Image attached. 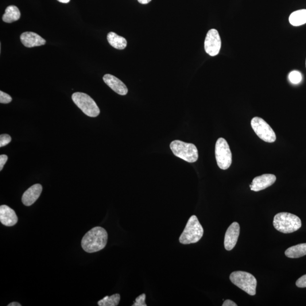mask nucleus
<instances>
[{
	"label": "nucleus",
	"instance_id": "obj_20",
	"mask_svg": "<svg viewBox=\"0 0 306 306\" xmlns=\"http://www.w3.org/2000/svg\"><path fill=\"white\" fill-rule=\"evenodd\" d=\"M121 301V296L115 294L111 296H106L98 302L99 306H117Z\"/></svg>",
	"mask_w": 306,
	"mask_h": 306
},
{
	"label": "nucleus",
	"instance_id": "obj_17",
	"mask_svg": "<svg viewBox=\"0 0 306 306\" xmlns=\"http://www.w3.org/2000/svg\"><path fill=\"white\" fill-rule=\"evenodd\" d=\"M285 255L289 258L296 259L306 255V243L300 244L289 248L285 251Z\"/></svg>",
	"mask_w": 306,
	"mask_h": 306
},
{
	"label": "nucleus",
	"instance_id": "obj_3",
	"mask_svg": "<svg viewBox=\"0 0 306 306\" xmlns=\"http://www.w3.org/2000/svg\"><path fill=\"white\" fill-rule=\"evenodd\" d=\"M204 234V229L195 215L191 217L188 220L184 230L180 235L179 242L183 245L198 242Z\"/></svg>",
	"mask_w": 306,
	"mask_h": 306
},
{
	"label": "nucleus",
	"instance_id": "obj_24",
	"mask_svg": "<svg viewBox=\"0 0 306 306\" xmlns=\"http://www.w3.org/2000/svg\"><path fill=\"white\" fill-rule=\"evenodd\" d=\"M11 100H12V98L9 94L2 91H0V103L7 104L11 102Z\"/></svg>",
	"mask_w": 306,
	"mask_h": 306
},
{
	"label": "nucleus",
	"instance_id": "obj_11",
	"mask_svg": "<svg viewBox=\"0 0 306 306\" xmlns=\"http://www.w3.org/2000/svg\"><path fill=\"white\" fill-rule=\"evenodd\" d=\"M240 234V226L238 222H234L228 227L224 236V246L227 251L234 249L237 244Z\"/></svg>",
	"mask_w": 306,
	"mask_h": 306
},
{
	"label": "nucleus",
	"instance_id": "obj_28",
	"mask_svg": "<svg viewBox=\"0 0 306 306\" xmlns=\"http://www.w3.org/2000/svg\"><path fill=\"white\" fill-rule=\"evenodd\" d=\"M152 0H138L139 3H141V4H147V3H149Z\"/></svg>",
	"mask_w": 306,
	"mask_h": 306
},
{
	"label": "nucleus",
	"instance_id": "obj_29",
	"mask_svg": "<svg viewBox=\"0 0 306 306\" xmlns=\"http://www.w3.org/2000/svg\"><path fill=\"white\" fill-rule=\"evenodd\" d=\"M22 305L18 303V302H11L10 304L7 305V306H21Z\"/></svg>",
	"mask_w": 306,
	"mask_h": 306
},
{
	"label": "nucleus",
	"instance_id": "obj_10",
	"mask_svg": "<svg viewBox=\"0 0 306 306\" xmlns=\"http://www.w3.org/2000/svg\"><path fill=\"white\" fill-rule=\"evenodd\" d=\"M276 180V177L273 174H264L254 178L250 185L251 190L258 192L264 190L273 185Z\"/></svg>",
	"mask_w": 306,
	"mask_h": 306
},
{
	"label": "nucleus",
	"instance_id": "obj_18",
	"mask_svg": "<svg viewBox=\"0 0 306 306\" xmlns=\"http://www.w3.org/2000/svg\"><path fill=\"white\" fill-rule=\"evenodd\" d=\"M21 17V12L17 6L10 5L7 7L5 13L3 15L2 20L6 23H12L18 20Z\"/></svg>",
	"mask_w": 306,
	"mask_h": 306
},
{
	"label": "nucleus",
	"instance_id": "obj_27",
	"mask_svg": "<svg viewBox=\"0 0 306 306\" xmlns=\"http://www.w3.org/2000/svg\"><path fill=\"white\" fill-rule=\"evenodd\" d=\"M222 306H237V305L233 301L227 300L224 301Z\"/></svg>",
	"mask_w": 306,
	"mask_h": 306
},
{
	"label": "nucleus",
	"instance_id": "obj_6",
	"mask_svg": "<svg viewBox=\"0 0 306 306\" xmlns=\"http://www.w3.org/2000/svg\"><path fill=\"white\" fill-rule=\"evenodd\" d=\"M73 101L85 115L95 118L100 114L97 104L90 96L84 92H77L72 96Z\"/></svg>",
	"mask_w": 306,
	"mask_h": 306
},
{
	"label": "nucleus",
	"instance_id": "obj_25",
	"mask_svg": "<svg viewBox=\"0 0 306 306\" xmlns=\"http://www.w3.org/2000/svg\"><path fill=\"white\" fill-rule=\"evenodd\" d=\"M296 286L298 288H306V274L300 277L296 282Z\"/></svg>",
	"mask_w": 306,
	"mask_h": 306
},
{
	"label": "nucleus",
	"instance_id": "obj_12",
	"mask_svg": "<svg viewBox=\"0 0 306 306\" xmlns=\"http://www.w3.org/2000/svg\"><path fill=\"white\" fill-rule=\"evenodd\" d=\"M0 221L6 226H13L17 223L18 218L13 209L2 205L0 207Z\"/></svg>",
	"mask_w": 306,
	"mask_h": 306
},
{
	"label": "nucleus",
	"instance_id": "obj_21",
	"mask_svg": "<svg viewBox=\"0 0 306 306\" xmlns=\"http://www.w3.org/2000/svg\"><path fill=\"white\" fill-rule=\"evenodd\" d=\"M289 79L290 82L293 84H299L302 79L301 73L296 71H293L290 73Z\"/></svg>",
	"mask_w": 306,
	"mask_h": 306
},
{
	"label": "nucleus",
	"instance_id": "obj_9",
	"mask_svg": "<svg viewBox=\"0 0 306 306\" xmlns=\"http://www.w3.org/2000/svg\"><path fill=\"white\" fill-rule=\"evenodd\" d=\"M221 47V40L218 30L211 29L209 31L205 38L204 48L205 51L211 56L218 55Z\"/></svg>",
	"mask_w": 306,
	"mask_h": 306
},
{
	"label": "nucleus",
	"instance_id": "obj_14",
	"mask_svg": "<svg viewBox=\"0 0 306 306\" xmlns=\"http://www.w3.org/2000/svg\"><path fill=\"white\" fill-rule=\"evenodd\" d=\"M43 190L41 184H36L26 191L22 197V202L25 206L33 205L40 197Z\"/></svg>",
	"mask_w": 306,
	"mask_h": 306
},
{
	"label": "nucleus",
	"instance_id": "obj_5",
	"mask_svg": "<svg viewBox=\"0 0 306 306\" xmlns=\"http://www.w3.org/2000/svg\"><path fill=\"white\" fill-rule=\"evenodd\" d=\"M230 279L232 284L249 295H255L257 280L253 274L243 271H236L230 274Z\"/></svg>",
	"mask_w": 306,
	"mask_h": 306
},
{
	"label": "nucleus",
	"instance_id": "obj_26",
	"mask_svg": "<svg viewBox=\"0 0 306 306\" xmlns=\"http://www.w3.org/2000/svg\"><path fill=\"white\" fill-rule=\"evenodd\" d=\"M7 160H8V157H7L6 155L1 154L0 156V171H2L3 166L5 165Z\"/></svg>",
	"mask_w": 306,
	"mask_h": 306
},
{
	"label": "nucleus",
	"instance_id": "obj_31",
	"mask_svg": "<svg viewBox=\"0 0 306 306\" xmlns=\"http://www.w3.org/2000/svg\"></svg>",
	"mask_w": 306,
	"mask_h": 306
},
{
	"label": "nucleus",
	"instance_id": "obj_2",
	"mask_svg": "<svg viewBox=\"0 0 306 306\" xmlns=\"http://www.w3.org/2000/svg\"><path fill=\"white\" fill-rule=\"evenodd\" d=\"M273 226L278 231L289 234L299 230L302 222L298 216L289 213L282 212L274 216Z\"/></svg>",
	"mask_w": 306,
	"mask_h": 306
},
{
	"label": "nucleus",
	"instance_id": "obj_30",
	"mask_svg": "<svg viewBox=\"0 0 306 306\" xmlns=\"http://www.w3.org/2000/svg\"><path fill=\"white\" fill-rule=\"evenodd\" d=\"M57 1L61 3H67L69 2L71 0H57Z\"/></svg>",
	"mask_w": 306,
	"mask_h": 306
},
{
	"label": "nucleus",
	"instance_id": "obj_15",
	"mask_svg": "<svg viewBox=\"0 0 306 306\" xmlns=\"http://www.w3.org/2000/svg\"><path fill=\"white\" fill-rule=\"evenodd\" d=\"M21 41L26 47L32 48L34 46L44 45L46 41L38 34L33 32H25L22 34Z\"/></svg>",
	"mask_w": 306,
	"mask_h": 306
},
{
	"label": "nucleus",
	"instance_id": "obj_16",
	"mask_svg": "<svg viewBox=\"0 0 306 306\" xmlns=\"http://www.w3.org/2000/svg\"><path fill=\"white\" fill-rule=\"evenodd\" d=\"M107 41L114 48L118 49H124L126 48L127 42L125 38L119 36L114 32H110L107 35Z\"/></svg>",
	"mask_w": 306,
	"mask_h": 306
},
{
	"label": "nucleus",
	"instance_id": "obj_7",
	"mask_svg": "<svg viewBox=\"0 0 306 306\" xmlns=\"http://www.w3.org/2000/svg\"><path fill=\"white\" fill-rule=\"evenodd\" d=\"M215 154L219 167L222 170H227L232 164V154L227 142L223 138L217 141Z\"/></svg>",
	"mask_w": 306,
	"mask_h": 306
},
{
	"label": "nucleus",
	"instance_id": "obj_8",
	"mask_svg": "<svg viewBox=\"0 0 306 306\" xmlns=\"http://www.w3.org/2000/svg\"><path fill=\"white\" fill-rule=\"evenodd\" d=\"M251 125L255 133L262 140L269 143H272L276 140V134L264 119L255 117L251 120Z\"/></svg>",
	"mask_w": 306,
	"mask_h": 306
},
{
	"label": "nucleus",
	"instance_id": "obj_19",
	"mask_svg": "<svg viewBox=\"0 0 306 306\" xmlns=\"http://www.w3.org/2000/svg\"><path fill=\"white\" fill-rule=\"evenodd\" d=\"M290 24L294 26H299L306 23V9L294 11L289 17Z\"/></svg>",
	"mask_w": 306,
	"mask_h": 306
},
{
	"label": "nucleus",
	"instance_id": "obj_13",
	"mask_svg": "<svg viewBox=\"0 0 306 306\" xmlns=\"http://www.w3.org/2000/svg\"><path fill=\"white\" fill-rule=\"evenodd\" d=\"M103 79L107 86L119 95H126L129 91L126 85L113 75H105L103 76Z\"/></svg>",
	"mask_w": 306,
	"mask_h": 306
},
{
	"label": "nucleus",
	"instance_id": "obj_23",
	"mask_svg": "<svg viewBox=\"0 0 306 306\" xmlns=\"http://www.w3.org/2000/svg\"><path fill=\"white\" fill-rule=\"evenodd\" d=\"M146 295L145 294H142L136 298L135 302L132 306H146L145 303Z\"/></svg>",
	"mask_w": 306,
	"mask_h": 306
},
{
	"label": "nucleus",
	"instance_id": "obj_4",
	"mask_svg": "<svg viewBox=\"0 0 306 306\" xmlns=\"http://www.w3.org/2000/svg\"><path fill=\"white\" fill-rule=\"evenodd\" d=\"M170 148L175 156L185 161L193 163L198 160V150L194 144L175 140L170 144Z\"/></svg>",
	"mask_w": 306,
	"mask_h": 306
},
{
	"label": "nucleus",
	"instance_id": "obj_1",
	"mask_svg": "<svg viewBox=\"0 0 306 306\" xmlns=\"http://www.w3.org/2000/svg\"><path fill=\"white\" fill-rule=\"evenodd\" d=\"M107 231L102 227H95L84 236L81 246L87 253H94L103 250L107 245Z\"/></svg>",
	"mask_w": 306,
	"mask_h": 306
},
{
	"label": "nucleus",
	"instance_id": "obj_22",
	"mask_svg": "<svg viewBox=\"0 0 306 306\" xmlns=\"http://www.w3.org/2000/svg\"><path fill=\"white\" fill-rule=\"evenodd\" d=\"M11 141V137L10 135L7 134H3L0 135V147L2 148L3 146H5Z\"/></svg>",
	"mask_w": 306,
	"mask_h": 306
}]
</instances>
